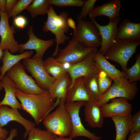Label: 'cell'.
<instances>
[{
    "label": "cell",
    "instance_id": "6da1fadb",
    "mask_svg": "<svg viewBox=\"0 0 140 140\" xmlns=\"http://www.w3.org/2000/svg\"><path fill=\"white\" fill-rule=\"evenodd\" d=\"M15 94L23 110L31 115L37 125L55 107V100L48 92L44 94H28L16 88Z\"/></svg>",
    "mask_w": 140,
    "mask_h": 140
},
{
    "label": "cell",
    "instance_id": "7a4b0ae2",
    "mask_svg": "<svg viewBox=\"0 0 140 140\" xmlns=\"http://www.w3.org/2000/svg\"><path fill=\"white\" fill-rule=\"evenodd\" d=\"M65 97L64 96L61 98L58 108L43 120L46 130L58 137L69 136L72 129L70 116L65 107Z\"/></svg>",
    "mask_w": 140,
    "mask_h": 140
},
{
    "label": "cell",
    "instance_id": "3957f363",
    "mask_svg": "<svg viewBox=\"0 0 140 140\" xmlns=\"http://www.w3.org/2000/svg\"><path fill=\"white\" fill-rule=\"evenodd\" d=\"M47 14V19L44 23L43 31L44 32L50 31L55 36L54 41L56 45L52 54L54 57L58 53L59 45L65 44L66 41L69 39L70 37L65 34L69 28L67 22L69 15L67 11H65L59 15H57L52 5L50 6Z\"/></svg>",
    "mask_w": 140,
    "mask_h": 140
},
{
    "label": "cell",
    "instance_id": "277c9868",
    "mask_svg": "<svg viewBox=\"0 0 140 140\" xmlns=\"http://www.w3.org/2000/svg\"><path fill=\"white\" fill-rule=\"evenodd\" d=\"M140 44V40L115 39L104 56L106 59L118 64L124 72L127 68L128 61Z\"/></svg>",
    "mask_w": 140,
    "mask_h": 140
},
{
    "label": "cell",
    "instance_id": "5b68a950",
    "mask_svg": "<svg viewBox=\"0 0 140 140\" xmlns=\"http://www.w3.org/2000/svg\"><path fill=\"white\" fill-rule=\"evenodd\" d=\"M25 69L23 64L19 62L9 70L6 75L14 83L16 88L24 93L39 94L48 92L36 84L34 80L26 73Z\"/></svg>",
    "mask_w": 140,
    "mask_h": 140
},
{
    "label": "cell",
    "instance_id": "8992f818",
    "mask_svg": "<svg viewBox=\"0 0 140 140\" xmlns=\"http://www.w3.org/2000/svg\"><path fill=\"white\" fill-rule=\"evenodd\" d=\"M112 85L98 101L101 106L106 104L111 99L123 97L128 100L133 99L138 91L136 82L124 78H120L113 80Z\"/></svg>",
    "mask_w": 140,
    "mask_h": 140
},
{
    "label": "cell",
    "instance_id": "52a82bcc",
    "mask_svg": "<svg viewBox=\"0 0 140 140\" xmlns=\"http://www.w3.org/2000/svg\"><path fill=\"white\" fill-rule=\"evenodd\" d=\"M73 37L86 47L97 48L101 46V38L99 31L91 20H78L76 28L73 30Z\"/></svg>",
    "mask_w": 140,
    "mask_h": 140
},
{
    "label": "cell",
    "instance_id": "ba28073f",
    "mask_svg": "<svg viewBox=\"0 0 140 140\" xmlns=\"http://www.w3.org/2000/svg\"><path fill=\"white\" fill-rule=\"evenodd\" d=\"M23 63L34 79L36 84L42 89L48 91L55 79L46 70L43 58H25L23 59Z\"/></svg>",
    "mask_w": 140,
    "mask_h": 140
},
{
    "label": "cell",
    "instance_id": "9c48e42d",
    "mask_svg": "<svg viewBox=\"0 0 140 140\" xmlns=\"http://www.w3.org/2000/svg\"><path fill=\"white\" fill-rule=\"evenodd\" d=\"M86 102L81 101L65 103V108L70 115L72 123V129L69 137L73 139L78 137L83 136L90 140H101V136H97L95 134L90 132L82 123L79 116V111Z\"/></svg>",
    "mask_w": 140,
    "mask_h": 140
},
{
    "label": "cell",
    "instance_id": "30bf717a",
    "mask_svg": "<svg viewBox=\"0 0 140 140\" xmlns=\"http://www.w3.org/2000/svg\"><path fill=\"white\" fill-rule=\"evenodd\" d=\"M95 48L86 47L73 37L65 48L59 49L55 59L63 64L73 65L82 61Z\"/></svg>",
    "mask_w": 140,
    "mask_h": 140
},
{
    "label": "cell",
    "instance_id": "8fae6325",
    "mask_svg": "<svg viewBox=\"0 0 140 140\" xmlns=\"http://www.w3.org/2000/svg\"><path fill=\"white\" fill-rule=\"evenodd\" d=\"M97 48L92 51L81 61L70 65L67 68L71 80V85L69 88L72 86L75 80L82 77L86 78L97 76L100 72L95 62V55Z\"/></svg>",
    "mask_w": 140,
    "mask_h": 140
},
{
    "label": "cell",
    "instance_id": "7c38bea8",
    "mask_svg": "<svg viewBox=\"0 0 140 140\" xmlns=\"http://www.w3.org/2000/svg\"><path fill=\"white\" fill-rule=\"evenodd\" d=\"M0 50L8 49L11 53L19 51V44L14 38L15 26H10L9 18L6 12L0 11Z\"/></svg>",
    "mask_w": 140,
    "mask_h": 140
},
{
    "label": "cell",
    "instance_id": "4fadbf2b",
    "mask_svg": "<svg viewBox=\"0 0 140 140\" xmlns=\"http://www.w3.org/2000/svg\"><path fill=\"white\" fill-rule=\"evenodd\" d=\"M121 19L119 17L110 19L109 23L105 25L98 23L95 19L93 22L98 29L101 38V47L99 52L104 55L115 40L117 25Z\"/></svg>",
    "mask_w": 140,
    "mask_h": 140
},
{
    "label": "cell",
    "instance_id": "5bb4252c",
    "mask_svg": "<svg viewBox=\"0 0 140 140\" xmlns=\"http://www.w3.org/2000/svg\"><path fill=\"white\" fill-rule=\"evenodd\" d=\"M33 29L32 26H29L27 31L29 39L25 43L19 44V52H22L27 50H34L36 53L32 58H43L45 52L53 45L55 41L53 39L47 40L40 39L34 34Z\"/></svg>",
    "mask_w": 140,
    "mask_h": 140
},
{
    "label": "cell",
    "instance_id": "9a60e30c",
    "mask_svg": "<svg viewBox=\"0 0 140 140\" xmlns=\"http://www.w3.org/2000/svg\"><path fill=\"white\" fill-rule=\"evenodd\" d=\"M18 110L9 108L6 105H0V128H3L11 121H16L25 129L24 137H26L29 132L35 127V124L23 117Z\"/></svg>",
    "mask_w": 140,
    "mask_h": 140
},
{
    "label": "cell",
    "instance_id": "2e32d148",
    "mask_svg": "<svg viewBox=\"0 0 140 140\" xmlns=\"http://www.w3.org/2000/svg\"><path fill=\"white\" fill-rule=\"evenodd\" d=\"M128 100L123 97L114 98L110 100V103L101 106V109L104 118L131 114L132 106Z\"/></svg>",
    "mask_w": 140,
    "mask_h": 140
},
{
    "label": "cell",
    "instance_id": "e0dca14e",
    "mask_svg": "<svg viewBox=\"0 0 140 140\" xmlns=\"http://www.w3.org/2000/svg\"><path fill=\"white\" fill-rule=\"evenodd\" d=\"M86 78L82 77L75 80L72 86L67 92L65 97V103L91 101L85 87Z\"/></svg>",
    "mask_w": 140,
    "mask_h": 140
},
{
    "label": "cell",
    "instance_id": "ac0fdd59",
    "mask_svg": "<svg viewBox=\"0 0 140 140\" xmlns=\"http://www.w3.org/2000/svg\"><path fill=\"white\" fill-rule=\"evenodd\" d=\"M84 117L90 126L93 128H101L104 122V117L101 106L97 102H86L84 105Z\"/></svg>",
    "mask_w": 140,
    "mask_h": 140
},
{
    "label": "cell",
    "instance_id": "d6986e66",
    "mask_svg": "<svg viewBox=\"0 0 140 140\" xmlns=\"http://www.w3.org/2000/svg\"><path fill=\"white\" fill-rule=\"evenodd\" d=\"M121 3L119 0H112L94 8L88 14L91 20L100 16H106L109 19L119 16Z\"/></svg>",
    "mask_w": 140,
    "mask_h": 140
},
{
    "label": "cell",
    "instance_id": "ffe728a7",
    "mask_svg": "<svg viewBox=\"0 0 140 140\" xmlns=\"http://www.w3.org/2000/svg\"><path fill=\"white\" fill-rule=\"evenodd\" d=\"M1 81L5 94L0 102V105L9 106L13 109L23 110L21 103L18 101L15 95L16 88L14 83L6 75L3 76Z\"/></svg>",
    "mask_w": 140,
    "mask_h": 140
},
{
    "label": "cell",
    "instance_id": "44dd1931",
    "mask_svg": "<svg viewBox=\"0 0 140 140\" xmlns=\"http://www.w3.org/2000/svg\"><path fill=\"white\" fill-rule=\"evenodd\" d=\"M115 39L140 40V23L124 19L117 27Z\"/></svg>",
    "mask_w": 140,
    "mask_h": 140
},
{
    "label": "cell",
    "instance_id": "7402d4cb",
    "mask_svg": "<svg viewBox=\"0 0 140 140\" xmlns=\"http://www.w3.org/2000/svg\"><path fill=\"white\" fill-rule=\"evenodd\" d=\"M94 59L97 66L100 71L104 72L113 80L120 78L126 79L125 73L117 69L108 61L104 55L97 50L95 55Z\"/></svg>",
    "mask_w": 140,
    "mask_h": 140
},
{
    "label": "cell",
    "instance_id": "603a6c76",
    "mask_svg": "<svg viewBox=\"0 0 140 140\" xmlns=\"http://www.w3.org/2000/svg\"><path fill=\"white\" fill-rule=\"evenodd\" d=\"M71 85V79L67 72L55 79L48 91L52 99L55 101L56 99L55 103V107L58 105L61 98L66 96Z\"/></svg>",
    "mask_w": 140,
    "mask_h": 140
},
{
    "label": "cell",
    "instance_id": "cb8c5ba5",
    "mask_svg": "<svg viewBox=\"0 0 140 140\" xmlns=\"http://www.w3.org/2000/svg\"><path fill=\"white\" fill-rule=\"evenodd\" d=\"M33 54L32 51H26L20 54L13 55L8 49L4 50L2 58L3 64L0 69V79L1 81L7 71L19 61L26 58H30Z\"/></svg>",
    "mask_w": 140,
    "mask_h": 140
},
{
    "label": "cell",
    "instance_id": "d4e9b609",
    "mask_svg": "<svg viewBox=\"0 0 140 140\" xmlns=\"http://www.w3.org/2000/svg\"><path fill=\"white\" fill-rule=\"evenodd\" d=\"M131 117L130 114L124 116H115L111 117L116 128L115 140H126L127 135L130 132Z\"/></svg>",
    "mask_w": 140,
    "mask_h": 140
},
{
    "label": "cell",
    "instance_id": "484cf974",
    "mask_svg": "<svg viewBox=\"0 0 140 140\" xmlns=\"http://www.w3.org/2000/svg\"><path fill=\"white\" fill-rule=\"evenodd\" d=\"M43 64L48 74L57 79L67 72L64 64L56 60L53 57H50L43 60Z\"/></svg>",
    "mask_w": 140,
    "mask_h": 140
},
{
    "label": "cell",
    "instance_id": "4316f807",
    "mask_svg": "<svg viewBox=\"0 0 140 140\" xmlns=\"http://www.w3.org/2000/svg\"><path fill=\"white\" fill-rule=\"evenodd\" d=\"M51 4L50 0H33L27 9L32 18L47 14Z\"/></svg>",
    "mask_w": 140,
    "mask_h": 140
},
{
    "label": "cell",
    "instance_id": "83f0119b",
    "mask_svg": "<svg viewBox=\"0 0 140 140\" xmlns=\"http://www.w3.org/2000/svg\"><path fill=\"white\" fill-rule=\"evenodd\" d=\"M97 76L86 77L85 86L91 101L97 102L102 95L98 88Z\"/></svg>",
    "mask_w": 140,
    "mask_h": 140
},
{
    "label": "cell",
    "instance_id": "f1b7e54d",
    "mask_svg": "<svg viewBox=\"0 0 140 140\" xmlns=\"http://www.w3.org/2000/svg\"><path fill=\"white\" fill-rule=\"evenodd\" d=\"M27 140H55L57 136L50 131L35 127L28 134Z\"/></svg>",
    "mask_w": 140,
    "mask_h": 140
},
{
    "label": "cell",
    "instance_id": "f546056e",
    "mask_svg": "<svg viewBox=\"0 0 140 140\" xmlns=\"http://www.w3.org/2000/svg\"><path fill=\"white\" fill-rule=\"evenodd\" d=\"M126 75V79L130 81L136 82L140 80V54H137L136 61L130 68H127L124 72Z\"/></svg>",
    "mask_w": 140,
    "mask_h": 140
},
{
    "label": "cell",
    "instance_id": "4dcf8cb0",
    "mask_svg": "<svg viewBox=\"0 0 140 140\" xmlns=\"http://www.w3.org/2000/svg\"><path fill=\"white\" fill-rule=\"evenodd\" d=\"M97 79L99 90L102 95L110 87L113 80L102 71H101L97 75Z\"/></svg>",
    "mask_w": 140,
    "mask_h": 140
},
{
    "label": "cell",
    "instance_id": "1f68e13d",
    "mask_svg": "<svg viewBox=\"0 0 140 140\" xmlns=\"http://www.w3.org/2000/svg\"><path fill=\"white\" fill-rule=\"evenodd\" d=\"M33 0H19L8 14L9 18L12 17L13 19L23 10L27 9Z\"/></svg>",
    "mask_w": 140,
    "mask_h": 140
},
{
    "label": "cell",
    "instance_id": "d6a6232c",
    "mask_svg": "<svg viewBox=\"0 0 140 140\" xmlns=\"http://www.w3.org/2000/svg\"><path fill=\"white\" fill-rule=\"evenodd\" d=\"M50 2L51 5L58 7H82L84 1L82 0H50Z\"/></svg>",
    "mask_w": 140,
    "mask_h": 140
},
{
    "label": "cell",
    "instance_id": "836d02e7",
    "mask_svg": "<svg viewBox=\"0 0 140 140\" xmlns=\"http://www.w3.org/2000/svg\"><path fill=\"white\" fill-rule=\"evenodd\" d=\"M97 0H86L84 1L80 13L78 16L77 20L85 19L94 8Z\"/></svg>",
    "mask_w": 140,
    "mask_h": 140
},
{
    "label": "cell",
    "instance_id": "e575fe53",
    "mask_svg": "<svg viewBox=\"0 0 140 140\" xmlns=\"http://www.w3.org/2000/svg\"><path fill=\"white\" fill-rule=\"evenodd\" d=\"M130 132L132 134L140 132V111L139 110L131 117Z\"/></svg>",
    "mask_w": 140,
    "mask_h": 140
},
{
    "label": "cell",
    "instance_id": "d590c367",
    "mask_svg": "<svg viewBox=\"0 0 140 140\" xmlns=\"http://www.w3.org/2000/svg\"><path fill=\"white\" fill-rule=\"evenodd\" d=\"M14 25L20 29H23L26 25L27 21L26 18L22 15L17 16L14 18Z\"/></svg>",
    "mask_w": 140,
    "mask_h": 140
},
{
    "label": "cell",
    "instance_id": "8d00e7d4",
    "mask_svg": "<svg viewBox=\"0 0 140 140\" xmlns=\"http://www.w3.org/2000/svg\"><path fill=\"white\" fill-rule=\"evenodd\" d=\"M17 0H6V12L8 14L13 9Z\"/></svg>",
    "mask_w": 140,
    "mask_h": 140
},
{
    "label": "cell",
    "instance_id": "74e56055",
    "mask_svg": "<svg viewBox=\"0 0 140 140\" xmlns=\"http://www.w3.org/2000/svg\"><path fill=\"white\" fill-rule=\"evenodd\" d=\"M127 140H140V132L130 133Z\"/></svg>",
    "mask_w": 140,
    "mask_h": 140
},
{
    "label": "cell",
    "instance_id": "f35d334b",
    "mask_svg": "<svg viewBox=\"0 0 140 140\" xmlns=\"http://www.w3.org/2000/svg\"><path fill=\"white\" fill-rule=\"evenodd\" d=\"M17 134V130L16 128L12 129L10 131L8 137L5 140H13L14 138Z\"/></svg>",
    "mask_w": 140,
    "mask_h": 140
},
{
    "label": "cell",
    "instance_id": "ab89813d",
    "mask_svg": "<svg viewBox=\"0 0 140 140\" xmlns=\"http://www.w3.org/2000/svg\"><path fill=\"white\" fill-rule=\"evenodd\" d=\"M67 22L69 27L72 28L73 30H75L76 28V23L71 18H68Z\"/></svg>",
    "mask_w": 140,
    "mask_h": 140
},
{
    "label": "cell",
    "instance_id": "60d3db41",
    "mask_svg": "<svg viewBox=\"0 0 140 140\" xmlns=\"http://www.w3.org/2000/svg\"><path fill=\"white\" fill-rule=\"evenodd\" d=\"M8 131L6 129L0 128V138L4 139H5L7 138V135Z\"/></svg>",
    "mask_w": 140,
    "mask_h": 140
},
{
    "label": "cell",
    "instance_id": "b9f144b4",
    "mask_svg": "<svg viewBox=\"0 0 140 140\" xmlns=\"http://www.w3.org/2000/svg\"><path fill=\"white\" fill-rule=\"evenodd\" d=\"M6 0H0V11L3 12H6Z\"/></svg>",
    "mask_w": 140,
    "mask_h": 140
},
{
    "label": "cell",
    "instance_id": "7bdbcfd3",
    "mask_svg": "<svg viewBox=\"0 0 140 140\" xmlns=\"http://www.w3.org/2000/svg\"><path fill=\"white\" fill-rule=\"evenodd\" d=\"M55 140H73V139L69 137L65 138L63 137L57 136Z\"/></svg>",
    "mask_w": 140,
    "mask_h": 140
},
{
    "label": "cell",
    "instance_id": "ee69618b",
    "mask_svg": "<svg viewBox=\"0 0 140 140\" xmlns=\"http://www.w3.org/2000/svg\"><path fill=\"white\" fill-rule=\"evenodd\" d=\"M4 54V52L0 50V59L3 56Z\"/></svg>",
    "mask_w": 140,
    "mask_h": 140
},
{
    "label": "cell",
    "instance_id": "f6af8a7d",
    "mask_svg": "<svg viewBox=\"0 0 140 140\" xmlns=\"http://www.w3.org/2000/svg\"><path fill=\"white\" fill-rule=\"evenodd\" d=\"M3 88L2 85L1 81L0 79V90L3 89ZM0 102L1 101H0Z\"/></svg>",
    "mask_w": 140,
    "mask_h": 140
},
{
    "label": "cell",
    "instance_id": "bcb514c9",
    "mask_svg": "<svg viewBox=\"0 0 140 140\" xmlns=\"http://www.w3.org/2000/svg\"><path fill=\"white\" fill-rule=\"evenodd\" d=\"M5 139H3L0 138V140H5Z\"/></svg>",
    "mask_w": 140,
    "mask_h": 140
},
{
    "label": "cell",
    "instance_id": "7dc6e473",
    "mask_svg": "<svg viewBox=\"0 0 140 140\" xmlns=\"http://www.w3.org/2000/svg\"><path fill=\"white\" fill-rule=\"evenodd\" d=\"M0 40H1V38H0Z\"/></svg>",
    "mask_w": 140,
    "mask_h": 140
}]
</instances>
